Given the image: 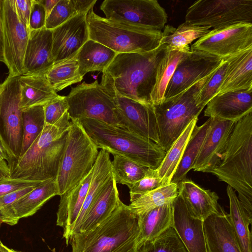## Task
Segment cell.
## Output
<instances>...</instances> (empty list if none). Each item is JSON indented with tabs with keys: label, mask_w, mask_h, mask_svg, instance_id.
Segmentation results:
<instances>
[{
	"label": "cell",
	"mask_w": 252,
	"mask_h": 252,
	"mask_svg": "<svg viewBox=\"0 0 252 252\" xmlns=\"http://www.w3.org/2000/svg\"><path fill=\"white\" fill-rule=\"evenodd\" d=\"M226 58L208 78L197 94V105L204 109L209 101L217 95L226 68Z\"/></svg>",
	"instance_id": "b9f144b4"
},
{
	"label": "cell",
	"mask_w": 252,
	"mask_h": 252,
	"mask_svg": "<svg viewBox=\"0 0 252 252\" xmlns=\"http://www.w3.org/2000/svg\"><path fill=\"white\" fill-rule=\"evenodd\" d=\"M139 228L138 248L156 238L173 223V202L164 204L137 217Z\"/></svg>",
	"instance_id": "f1b7e54d"
},
{
	"label": "cell",
	"mask_w": 252,
	"mask_h": 252,
	"mask_svg": "<svg viewBox=\"0 0 252 252\" xmlns=\"http://www.w3.org/2000/svg\"><path fill=\"white\" fill-rule=\"evenodd\" d=\"M207 173L237 191L252 219V112L235 122L219 161Z\"/></svg>",
	"instance_id": "7a4b0ae2"
},
{
	"label": "cell",
	"mask_w": 252,
	"mask_h": 252,
	"mask_svg": "<svg viewBox=\"0 0 252 252\" xmlns=\"http://www.w3.org/2000/svg\"><path fill=\"white\" fill-rule=\"evenodd\" d=\"M120 200L117 183L112 174L90 206L77 233L93 229L101 224L112 214Z\"/></svg>",
	"instance_id": "4316f807"
},
{
	"label": "cell",
	"mask_w": 252,
	"mask_h": 252,
	"mask_svg": "<svg viewBox=\"0 0 252 252\" xmlns=\"http://www.w3.org/2000/svg\"><path fill=\"white\" fill-rule=\"evenodd\" d=\"M226 193L229 199L230 222L234 231L242 252H252V234L249 225L252 219L239 200L235 191L227 186Z\"/></svg>",
	"instance_id": "4dcf8cb0"
},
{
	"label": "cell",
	"mask_w": 252,
	"mask_h": 252,
	"mask_svg": "<svg viewBox=\"0 0 252 252\" xmlns=\"http://www.w3.org/2000/svg\"><path fill=\"white\" fill-rule=\"evenodd\" d=\"M113 99L123 128L158 144V131L153 105H145L122 96L112 89L102 86Z\"/></svg>",
	"instance_id": "2e32d148"
},
{
	"label": "cell",
	"mask_w": 252,
	"mask_h": 252,
	"mask_svg": "<svg viewBox=\"0 0 252 252\" xmlns=\"http://www.w3.org/2000/svg\"><path fill=\"white\" fill-rule=\"evenodd\" d=\"M59 0H39L43 6L46 14V18Z\"/></svg>",
	"instance_id": "f907efd6"
},
{
	"label": "cell",
	"mask_w": 252,
	"mask_h": 252,
	"mask_svg": "<svg viewBox=\"0 0 252 252\" xmlns=\"http://www.w3.org/2000/svg\"><path fill=\"white\" fill-rule=\"evenodd\" d=\"M20 107L24 111L36 106H44L59 94L49 83L45 74L22 75L19 76Z\"/></svg>",
	"instance_id": "83f0119b"
},
{
	"label": "cell",
	"mask_w": 252,
	"mask_h": 252,
	"mask_svg": "<svg viewBox=\"0 0 252 252\" xmlns=\"http://www.w3.org/2000/svg\"><path fill=\"white\" fill-rule=\"evenodd\" d=\"M68 104L66 96L59 95L43 106L45 125L57 123L68 111Z\"/></svg>",
	"instance_id": "ee69618b"
},
{
	"label": "cell",
	"mask_w": 252,
	"mask_h": 252,
	"mask_svg": "<svg viewBox=\"0 0 252 252\" xmlns=\"http://www.w3.org/2000/svg\"><path fill=\"white\" fill-rule=\"evenodd\" d=\"M46 181V180H45ZM45 181L7 177L0 181V197L14 190L30 186H38Z\"/></svg>",
	"instance_id": "f6af8a7d"
},
{
	"label": "cell",
	"mask_w": 252,
	"mask_h": 252,
	"mask_svg": "<svg viewBox=\"0 0 252 252\" xmlns=\"http://www.w3.org/2000/svg\"><path fill=\"white\" fill-rule=\"evenodd\" d=\"M189 52L173 50L168 48L160 61L157 69L156 83L151 94L153 105L161 103L164 99V94L176 66Z\"/></svg>",
	"instance_id": "836d02e7"
},
{
	"label": "cell",
	"mask_w": 252,
	"mask_h": 252,
	"mask_svg": "<svg viewBox=\"0 0 252 252\" xmlns=\"http://www.w3.org/2000/svg\"><path fill=\"white\" fill-rule=\"evenodd\" d=\"M10 252H19V251H15L13 249H10Z\"/></svg>",
	"instance_id": "11a10c76"
},
{
	"label": "cell",
	"mask_w": 252,
	"mask_h": 252,
	"mask_svg": "<svg viewBox=\"0 0 252 252\" xmlns=\"http://www.w3.org/2000/svg\"><path fill=\"white\" fill-rule=\"evenodd\" d=\"M210 75L182 93L153 105L158 131V144L166 152L189 123L198 118L203 110L197 105L196 98Z\"/></svg>",
	"instance_id": "ba28073f"
},
{
	"label": "cell",
	"mask_w": 252,
	"mask_h": 252,
	"mask_svg": "<svg viewBox=\"0 0 252 252\" xmlns=\"http://www.w3.org/2000/svg\"><path fill=\"white\" fill-rule=\"evenodd\" d=\"M10 177V170L8 164L0 163V181Z\"/></svg>",
	"instance_id": "f5cc1de1"
},
{
	"label": "cell",
	"mask_w": 252,
	"mask_h": 252,
	"mask_svg": "<svg viewBox=\"0 0 252 252\" xmlns=\"http://www.w3.org/2000/svg\"><path fill=\"white\" fill-rule=\"evenodd\" d=\"M66 98L70 120L92 119L123 128L113 99L97 80L72 88Z\"/></svg>",
	"instance_id": "9c48e42d"
},
{
	"label": "cell",
	"mask_w": 252,
	"mask_h": 252,
	"mask_svg": "<svg viewBox=\"0 0 252 252\" xmlns=\"http://www.w3.org/2000/svg\"><path fill=\"white\" fill-rule=\"evenodd\" d=\"M46 14L45 9L39 0H32L29 20V31L45 27Z\"/></svg>",
	"instance_id": "bcb514c9"
},
{
	"label": "cell",
	"mask_w": 252,
	"mask_h": 252,
	"mask_svg": "<svg viewBox=\"0 0 252 252\" xmlns=\"http://www.w3.org/2000/svg\"><path fill=\"white\" fill-rule=\"evenodd\" d=\"M138 252H188L175 230L171 227L154 239L145 242Z\"/></svg>",
	"instance_id": "60d3db41"
},
{
	"label": "cell",
	"mask_w": 252,
	"mask_h": 252,
	"mask_svg": "<svg viewBox=\"0 0 252 252\" xmlns=\"http://www.w3.org/2000/svg\"><path fill=\"white\" fill-rule=\"evenodd\" d=\"M87 13H79L52 30V57L55 64L75 57L89 39Z\"/></svg>",
	"instance_id": "e0dca14e"
},
{
	"label": "cell",
	"mask_w": 252,
	"mask_h": 252,
	"mask_svg": "<svg viewBox=\"0 0 252 252\" xmlns=\"http://www.w3.org/2000/svg\"><path fill=\"white\" fill-rule=\"evenodd\" d=\"M167 46L160 44L145 53H118L102 71L101 86L110 88L119 95L139 103L153 105L151 94L158 65Z\"/></svg>",
	"instance_id": "6da1fadb"
},
{
	"label": "cell",
	"mask_w": 252,
	"mask_h": 252,
	"mask_svg": "<svg viewBox=\"0 0 252 252\" xmlns=\"http://www.w3.org/2000/svg\"><path fill=\"white\" fill-rule=\"evenodd\" d=\"M15 5L18 16L29 28L32 0H15Z\"/></svg>",
	"instance_id": "c3c4849f"
},
{
	"label": "cell",
	"mask_w": 252,
	"mask_h": 252,
	"mask_svg": "<svg viewBox=\"0 0 252 252\" xmlns=\"http://www.w3.org/2000/svg\"><path fill=\"white\" fill-rule=\"evenodd\" d=\"M211 122L192 169L208 172L219 161L235 122L211 118Z\"/></svg>",
	"instance_id": "d6986e66"
},
{
	"label": "cell",
	"mask_w": 252,
	"mask_h": 252,
	"mask_svg": "<svg viewBox=\"0 0 252 252\" xmlns=\"http://www.w3.org/2000/svg\"><path fill=\"white\" fill-rule=\"evenodd\" d=\"M197 121L198 118H195L189 123L166 152L163 159L157 169L158 177L163 185L170 183Z\"/></svg>",
	"instance_id": "e575fe53"
},
{
	"label": "cell",
	"mask_w": 252,
	"mask_h": 252,
	"mask_svg": "<svg viewBox=\"0 0 252 252\" xmlns=\"http://www.w3.org/2000/svg\"><path fill=\"white\" fill-rule=\"evenodd\" d=\"M252 90L217 94L206 105L204 115L236 122L252 112Z\"/></svg>",
	"instance_id": "44dd1931"
},
{
	"label": "cell",
	"mask_w": 252,
	"mask_h": 252,
	"mask_svg": "<svg viewBox=\"0 0 252 252\" xmlns=\"http://www.w3.org/2000/svg\"><path fill=\"white\" fill-rule=\"evenodd\" d=\"M37 186H30L23 188L1 196L0 197V209L15 202L26 194L31 192Z\"/></svg>",
	"instance_id": "7dc6e473"
},
{
	"label": "cell",
	"mask_w": 252,
	"mask_h": 252,
	"mask_svg": "<svg viewBox=\"0 0 252 252\" xmlns=\"http://www.w3.org/2000/svg\"><path fill=\"white\" fill-rule=\"evenodd\" d=\"M98 149L129 158L145 166L157 169L166 152L154 141L126 128L92 119L79 120Z\"/></svg>",
	"instance_id": "5b68a950"
},
{
	"label": "cell",
	"mask_w": 252,
	"mask_h": 252,
	"mask_svg": "<svg viewBox=\"0 0 252 252\" xmlns=\"http://www.w3.org/2000/svg\"><path fill=\"white\" fill-rule=\"evenodd\" d=\"M68 112L55 124L45 125L37 138L10 168V178L35 181L56 178L71 121Z\"/></svg>",
	"instance_id": "3957f363"
},
{
	"label": "cell",
	"mask_w": 252,
	"mask_h": 252,
	"mask_svg": "<svg viewBox=\"0 0 252 252\" xmlns=\"http://www.w3.org/2000/svg\"><path fill=\"white\" fill-rule=\"evenodd\" d=\"M178 193V184L170 183L143 194L130 202L128 206L137 217L164 204L173 202Z\"/></svg>",
	"instance_id": "d590c367"
},
{
	"label": "cell",
	"mask_w": 252,
	"mask_h": 252,
	"mask_svg": "<svg viewBox=\"0 0 252 252\" xmlns=\"http://www.w3.org/2000/svg\"><path fill=\"white\" fill-rule=\"evenodd\" d=\"M22 119L23 142L20 157L29 148L45 126L43 106H34L23 111Z\"/></svg>",
	"instance_id": "f35d334b"
},
{
	"label": "cell",
	"mask_w": 252,
	"mask_h": 252,
	"mask_svg": "<svg viewBox=\"0 0 252 252\" xmlns=\"http://www.w3.org/2000/svg\"><path fill=\"white\" fill-rule=\"evenodd\" d=\"M113 156L112 171L117 184L126 185L129 188L145 175L148 167L124 157Z\"/></svg>",
	"instance_id": "ab89813d"
},
{
	"label": "cell",
	"mask_w": 252,
	"mask_h": 252,
	"mask_svg": "<svg viewBox=\"0 0 252 252\" xmlns=\"http://www.w3.org/2000/svg\"><path fill=\"white\" fill-rule=\"evenodd\" d=\"M70 121L66 146L56 177L59 195L74 188L89 174L99 153L80 120Z\"/></svg>",
	"instance_id": "52a82bcc"
},
{
	"label": "cell",
	"mask_w": 252,
	"mask_h": 252,
	"mask_svg": "<svg viewBox=\"0 0 252 252\" xmlns=\"http://www.w3.org/2000/svg\"><path fill=\"white\" fill-rule=\"evenodd\" d=\"M11 163V159L0 140V163L8 164L9 167Z\"/></svg>",
	"instance_id": "816d5d0a"
},
{
	"label": "cell",
	"mask_w": 252,
	"mask_h": 252,
	"mask_svg": "<svg viewBox=\"0 0 252 252\" xmlns=\"http://www.w3.org/2000/svg\"><path fill=\"white\" fill-rule=\"evenodd\" d=\"M96 0H59L46 18L45 28L52 30L79 13H88Z\"/></svg>",
	"instance_id": "8d00e7d4"
},
{
	"label": "cell",
	"mask_w": 252,
	"mask_h": 252,
	"mask_svg": "<svg viewBox=\"0 0 252 252\" xmlns=\"http://www.w3.org/2000/svg\"><path fill=\"white\" fill-rule=\"evenodd\" d=\"M223 59L190 50L178 63L164 94V99L175 96L212 74Z\"/></svg>",
	"instance_id": "9a60e30c"
},
{
	"label": "cell",
	"mask_w": 252,
	"mask_h": 252,
	"mask_svg": "<svg viewBox=\"0 0 252 252\" xmlns=\"http://www.w3.org/2000/svg\"><path fill=\"white\" fill-rule=\"evenodd\" d=\"M2 24L4 64L8 76L22 75L30 32L17 15L15 0H3Z\"/></svg>",
	"instance_id": "4fadbf2b"
},
{
	"label": "cell",
	"mask_w": 252,
	"mask_h": 252,
	"mask_svg": "<svg viewBox=\"0 0 252 252\" xmlns=\"http://www.w3.org/2000/svg\"><path fill=\"white\" fill-rule=\"evenodd\" d=\"M211 27L200 26L184 22L177 28L172 26L165 25L160 44H165L173 50L190 51L189 44L207 34Z\"/></svg>",
	"instance_id": "1f68e13d"
},
{
	"label": "cell",
	"mask_w": 252,
	"mask_h": 252,
	"mask_svg": "<svg viewBox=\"0 0 252 252\" xmlns=\"http://www.w3.org/2000/svg\"><path fill=\"white\" fill-rule=\"evenodd\" d=\"M207 252H242L228 214L221 207L218 214L203 221Z\"/></svg>",
	"instance_id": "603a6c76"
},
{
	"label": "cell",
	"mask_w": 252,
	"mask_h": 252,
	"mask_svg": "<svg viewBox=\"0 0 252 252\" xmlns=\"http://www.w3.org/2000/svg\"><path fill=\"white\" fill-rule=\"evenodd\" d=\"M162 186L164 185L158 177L157 169L148 168L144 177L129 188L130 201Z\"/></svg>",
	"instance_id": "7bdbcfd3"
},
{
	"label": "cell",
	"mask_w": 252,
	"mask_h": 252,
	"mask_svg": "<svg viewBox=\"0 0 252 252\" xmlns=\"http://www.w3.org/2000/svg\"><path fill=\"white\" fill-rule=\"evenodd\" d=\"M226 60V68L217 94L252 90V48Z\"/></svg>",
	"instance_id": "484cf974"
},
{
	"label": "cell",
	"mask_w": 252,
	"mask_h": 252,
	"mask_svg": "<svg viewBox=\"0 0 252 252\" xmlns=\"http://www.w3.org/2000/svg\"><path fill=\"white\" fill-rule=\"evenodd\" d=\"M117 54L102 44L89 39L76 55L81 75L83 77L89 72H102L110 65Z\"/></svg>",
	"instance_id": "f546056e"
},
{
	"label": "cell",
	"mask_w": 252,
	"mask_h": 252,
	"mask_svg": "<svg viewBox=\"0 0 252 252\" xmlns=\"http://www.w3.org/2000/svg\"><path fill=\"white\" fill-rule=\"evenodd\" d=\"M252 48V24L242 23L211 30L191 45L199 51L224 59Z\"/></svg>",
	"instance_id": "5bb4252c"
},
{
	"label": "cell",
	"mask_w": 252,
	"mask_h": 252,
	"mask_svg": "<svg viewBox=\"0 0 252 252\" xmlns=\"http://www.w3.org/2000/svg\"><path fill=\"white\" fill-rule=\"evenodd\" d=\"M185 22L220 29L242 23L252 24V0H199L187 9Z\"/></svg>",
	"instance_id": "8fae6325"
},
{
	"label": "cell",
	"mask_w": 252,
	"mask_h": 252,
	"mask_svg": "<svg viewBox=\"0 0 252 252\" xmlns=\"http://www.w3.org/2000/svg\"><path fill=\"white\" fill-rule=\"evenodd\" d=\"M46 78L54 91L57 92L67 87L81 81L76 56L55 64L46 73Z\"/></svg>",
	"instance_id": "74e56055"
},
{
	"label": "cell",
	"mask_w": 252,
	"mask_h": 252,
	"mask_svg": "<svg viewBox=\"0 0 252 252\" xmlns=\"http://www.w3.org/2000/svg\"><path fill=\"white\" fill-rule=\"evenodd\" d=\"M211 120V118H209L202 125L197 126L196 125L194 127L170 183L179 184L186 179L188 172L192 169L207 132Z\"/></svg>",
	"instance_id": "d6a6232c"
},
{
	"label": "cell",
	"mask_w": 252,
	"mask_h": 252,
	"mask_svg": "<svg viewBox=\"0 0 252 252\" xmlns=\"http://www.w3.org/2000/svg\"><path fill=\"white\" fill-rule=\"evenodd\" d=\"M0 252H10V249L4 246L0 239Z\"/></svg>",
	"instance_id": "db71d44e"
},
{
	"label": "cell",
	"mask_w": 252,
	"mask_h": 252,
	"mask_svg": "<svg viewBox=\"0 0 252 252\" xmlns=\"http://www.w3.org/2000/svg\"><path fill=\"white\" fill-rule=\"evenodd\" d=\"M3 0H0V62L5 63L3 52V34L2 24V9Z\"/></svg>",
	"instance_id": "681fc988"
},
{
	"label": "cell",
	"mask_w": 252,
	"mask_h": 252,
	"mask_svg": "<svg viewBox=\"0 0 252 252\" xmlns=\"http://www.w3.org/2000/svg\"><path fill=\"white\" fill-rule=\"evenodd\" d=\"M59 195L56 178L45 181L15 202L0 209L1 221L10 225L34 214L49 199Z\"/></svg>",
	"instance_id": "ac0fdd59"
},
{
	"label": "cell",
	"mask_w": 252,
	"mask_h": 252,
	"mask_svg": "<svg viewBox=\"0 0 252 252\" xmlns=\"http://www.w3.org/2000/svg\"><path fill=\"white\" fill-rule=\"evenodd\" d=\"M178 184L179 193L192 218L203 221L220 213L221 206L216 192L204 189L189 179H185Z\"/></svg>",
	"instance_id": "cb8c5ba5"
},
{
	"label": "cell",
	"mask_w": 252,
	"mask_h": 252,
	"mask_svg": "<svg viewBox=\"0 0 252 252\" xmlns=\"http://www.w3.org/2000/svg\"><path fill=\"white\" fill-rule=\"evenodd\" d=\"M2 223V222L0 220V225H1V224Z\"/></svg>",
	"instance_id": "9f6ffc18"
},
{
	"label": "cell",
	"mask_w": 252,
	"mask_h": 252,
	"mask_svg": "<svg viewBox=\"0 0 252 252\" xmlns=\"http://www.w3.org/2000/svg\"><path fill=\"white\" fill-rule=\"evenodd\" d=\"M93 169L74 188L60 196L57 212L56 225L63 229L66 244H69L71 230L80 210L91 183Z\"/></svg>",
	"instance_id": "d4e9b609"
},
{
	"label": "cell",
	"mask_w": 252,
	"mask_h": 252,
	"mask_svg": "<svg viewBox=\"0 0 252 252\" xmlns=\"http://www.w3.org/2000/svg\"><path fill=\"white\" fill-rule=\"evenodd\" d=\"M100 8L106 19L142 29L161 31L167 22L157 0H105Z\"/></svg>",
	"instance_id": "7c38bea8"
},
{
	"label": "cell",
	"mask_w": 252,
	"mask_h": 252,
	"mask_svg": "<svg viewBox=\"0 0 252 252\" xmlns=\"http://www.w3.org/2000/svg\"><path fill=\"white\" fill-rule=\"evenodd\" d=\"M173 206V227L188 252H207L203 221L190 216L179 193Z\"/></svg>",
	"instance_id": "7402d4cb"
},
{
	"label": "cell",
	"mask_w": 252,
	"mask_h": 252,
	"mask_svg": "<svg viewBox=\"0 0 252 252\" xmlns=\"http://www.w3.org/2000/svg\"><path fill=\"white\" fill-rule=\"evenodd\" d=\"M89 39L117 53H145L160 45L162 31L139 29L113 21L95 14L87 15Z\"/></svg>",
	"instance_id": "8992f818"
},
{
	"label": "cell",
	"mask_w": 252,
	"mask_h": 252,
	"mask_svg": "<svg viewBox=\"0 0 252 252\" xmlns=\"http://www.w3.org/2000/svg\"><path fill=\"white\" fill-rule=\"evenodd\" d=\"M137 217L121 200L112 214L93 229L72 235L71 252H138Z\"/></svg>",
	"instance_id": "277c9868"
},
{
	"label": "cell",
	"mask_w": 252,
	"mask_h": 252,
	"mask_svg": "<svg viewBox=\"0 0 252 252\" xmlns=\"http://www.w3.org/2000/svg\"><path fill=\"white\" fill-rule=\"evenodd\" d=\"M23 64V74H46L53 66L52 30L45 27L29 31Z\"/></svg>",
	"instance_id": "ffe728a7"
},
{
	"label": "cell",
	"mask_w": 252,
	"mask_h": 252,
	"mask_svg": "<svg viewBox=\"0 0 252 252\" xmlns=\"http://www.w3.org/2000/svg\"><path fill=\"white\" fill-rule=\"evenodd\" d=\"M19 76L8 75L0 83V140L11 159L10 170L20 157L23 142Z\"/></svg>",
	"instance_id": "30bf717a"
}]
</instances>
